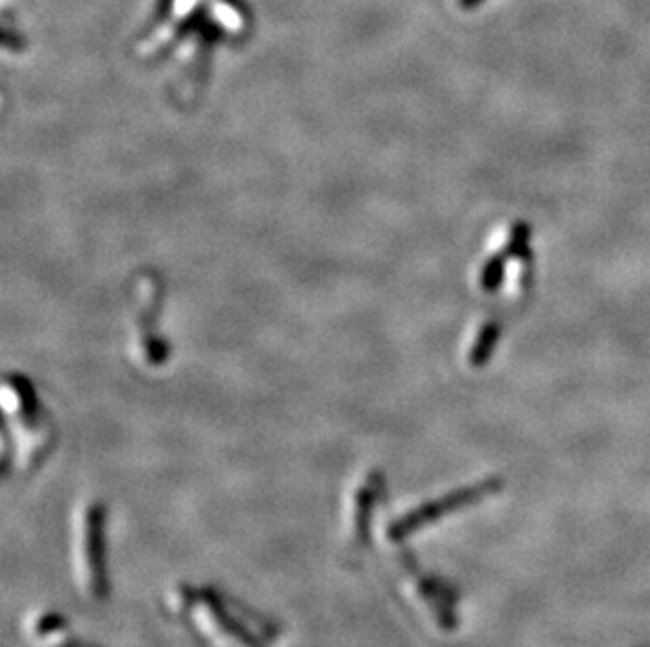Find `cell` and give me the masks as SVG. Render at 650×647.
I'll use <instances>...</instances> for the list:
<instances>
[{
  "mask_svg": "<svg viewBox=\"0 0 650 647\" xmlns=\"http://www.w3.org/2000/svg\"><path fill=\"white\" fill-rule=\"evenodd\" d=\"M175 605L213 647H263L257 637V627L266 625H259L253 611L238 608L215 588L179 586Z\"/></svg>",
  "mask_w": 650,
  "mask_h": 647,
  "instance_id": "1",
  "label": "cell"
},
{
  "mask_svg": "<svg viewBox=\"0 0 650 647\" xmlns=\"http://www.w3.org/2000/svg\"><path fill=\"white\" fill-rule=\"evenodd\" d=\"M108 511L99 500L86 503L76 523V572L91 602H105L110 595L108 549H105Z\"/></svg>",
  "mask_w": 650,
  "mask_h": 647,
  "instance_id": "2",
  "label": "cell"
},
{
  "mask_svg": "<svg viewBox=\"0 0 650 647\" xmlns=\"http://www.w3.org/2000/svg\"><path fill=\"white\" fill-rule=\"evenodd\" d=\"M383 494V478L379 471H371L351 490L348 515H345V543L351 553H362L371 540V526L379 498Z\"/></svg>",
  "mask_w": 650,
  "mask_h": 647,
  "instance_id": "3",
  "label": "cell"
},
{
  "mask_svg": "<svg viewBox=\"0 0 650 647\" xmlns=\"http://www.w3.org/2000/svg\"><path fill=\"white\" fill-rule=\"evenodd\" d=\"M32 643L37 647H95L83 643L70 631L68 620L57 611H45L38 614L28 627Z\"/></svg>",
  "mask_w": 650,
  "mask_h": 647,
  "instance_id": "4",
  "label": "cell"
},
{
  "mask_svg": "<svg viewBox=\"0 0 650 647\" xmlns=\"http://www.w3.org/2000/svg\"><path fill=\"white\" fill-rule=\"evenodd\" d=\"M499 332H501V324L497 320L489 322L482 328V332H480L476 345H473V349H472L470 360L473 366H482V364L489 360L490 353H493V349H495L497 340H499Z\"/></svg>",
  "mask_w": 650,
  "mask_h": 647,
  "instance_id": "5",
  "label": "cell"
},
{
  "mask_svg": "<svg viewBox=\"0 0 650 647\" xmlns=\"http://www.w3.org/2000/svg\"><path fill=\"white\" fill-rule=\"evenodd\" d=\"M503 272H506V258L503 257L490 258V261L484 265V272H482L484 291L495 292L503 282Z\"/></svg>",
  "mask_w": 650,
  "mask_h": 647,
  "instance_id": "6",
  "label": "cell"
},
{
  "mask_svg": "<svg viewBox=\"0 0 650 647\" xmlns=\"http://www.w3.org/2000/svg\"><path fill=\"white\" fill-rule=\"evenodd\" d=\"M529 242H531V227L526 223H518L512 232V240H509L507 255L512 257H526L529 255Z\"/></svg>",
  "mask_w": 650,
  "mask_h": 647,
  "instance_id": "7",
  "label": "cell"
}]
</instances>
